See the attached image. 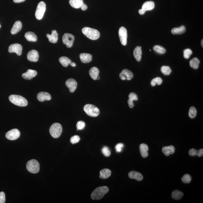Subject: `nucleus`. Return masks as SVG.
<instances>
[{
	"label": "nucleus",
	"mask_w": 203,
	"mask_h": 203,
	"mask_svg": "<svg viewBox=\"0 0 203 203\" xmlns=\"http://www.w3.org/2000/svg\"><path fill=\"white\" fill-rule=\"evenodd\" d=\"M108 191V188L107 186L99 187L93 192L91 195V198L95 200L100 199Z\"/></svg>",
	"instance_id": "1"
},
{
	"label": "nucleus",
	"mask_w": 203,
	"mask_h": 203,
	"mask_svg": "<svg viewBox=\"0 0 203 203\" xmlns=\"http://www.w3.org/2000/svg\"><path fill=\"white\" fill-rule=\"evenodd\" d=\"M111 171L108 169H102L100 172V177L102 179H106L108 178L111 175Z\"/></svg>",
	"instance_id": "26"
},
{
	"label": "nucleus",
	"mask_w": 203,
	"mask_h": 203,
	"mask_svg": "<svg viewBox=\"0 0 203 203\" xmlns=\"http://www.w3.org/2000/svg\"><path fill=\"white\" fill-rule=\"evenodd\" d=\"M124 147L123 144L122 143H118L115 146V149L118 152H120L122 151V149Z\"/></svg>",
	"instance_id": "43"
},
{
	"label": "nucleus",
	"mask_w": 203,
	"mask_h": 203,
	"mask_svg": "<svg viewBox=\"0 0 203 203\" xmlns=\"http://www.w3.org/2000/svg\"><path fill=\"white\" fill-rule=\"evenodd\" d=\"M80 61L84 63H88L92 61V56L90 54L87 53H80Z\"/></svg>",
	"instance_id": "19"
},
{
	"label": "nucleus",
	"mask_w": 203,
	"mask_h": 203,
	"mask_svg": "<svg viewBox=\"0 0 203 203\" xmlns=\"http://www.w3.org/2000/svg\"><path fill=\"white\" fill-rule=\"evenodd\" d=\"M22 24L21 21H17L15 23L12 28L11 33L12 34H15L19 32L22 28Z\"/></svg>",
	"instance_id": "21"
},
{
	"label": "nucleus",
	"mask_w": 203,
	"mask_h": 203,
	"mask_svg": "<svg viewBox=\"0 0 203 203\" xmlns=\"http://www.w3.org/2000/svg\"><path fill=\"white\" fill-rule=\"evenodd\" d=\"M197 157H202L203 155V149H200V150H198V153H197Z\"/></svg>",
	"instance_id": "46"
},
{
	"label": "nucleus",
	"mask_w": 203,
	"mask_h": 203,
	"mask_svg": "<svg viewBox=\"0 0 203 203\" xmlns=\"http://www.w3.org/2000/svg\"><path fill=\"white\" fill-rule=\"evenodd\" d=\"M162 83V79L160 77H156L153 79L151 82V85L152 86H155L157 84L160 85Z\"/></svg>",
	"instance_id": "35"
},
{
	"label": "nucleus",
	"mask_w": 203,
	"mask_h": 203,
	"mask_svg": "<svg viewBox=\"0 0 203 203\" xmlns=\"http://www.w3.org/2000/svg\"><path fill=\"white\" fill-rule=\"evenodd\" d=\"M161 72L166 75H170L172 72L170 68L168 66H163L161 67Z\"/></svg>",
	"instance_id": "36"
},
{
	"label": "nucleus",
	"mask_w": 203,
	"mask_h": 203,
	"mask_svg": "<svg viewBox=\"0 0 203 203\" xmlns=\"http://www.w3.org/2000/svg\"><path fill=\"white\" fill-rule=\"evenodd\" d=\"M142 47L137 46L136 47L134 51V56L137 61H140L142 59Z\"/></svg>",
	"instance_id": "25"
},
{
	"label": "nucleus",
	"mask_w": 203,
	"mask_h": 203,
	"mask_svg": "<svg viewBox=\"0 0 203 203\" xmlns=\"http://www.w3.org/2000/svg\"><path fill=\"white\" fill-rule=\"evenodd\" d=\"M199 63L200 60L197 58H194L190 60L189 65L192 68L196 69L198 68Z\"/></svg>",
	"instance_id": "33"
},
{
	"label": "nucleus",
	"mask_w": 203,
	"mask_h": 203,
	"mask_svg": "<svg viewBox=\"0 0 203 203\" xmlns=\"http://www.w3.org/2000/svg\"><path fill=\"white\" fill-rule=\"evenodd\" d=\"M71 65L72 66V67H75L76 66V63L74 62H72L71 63Z\"/></svg>",
	"instance_id": "50"
},
{
	"label": "nucleus",
	"mask_w": 203,
	"mask_h": 203,
	"mask_svg": "<svg viewBox=\"0 0 203 203\" xmlns=\"http://www.w3.org/2000/svg\"><path fill=\"white\" fill-rule=\"evenodd\" d=\"M128 97L129 99L127 101L129 107L130 108H132L134 107V104L133 101L134 100H137L138 98L136 94L134 93H131L129 95Z\"/></svg>",
	"instance_id": "24"
},
{
	"label": "nucleus",
	"mask_w": 203,
	"mask_h": 203,
	"mask_svg": "<svg viewBox=\"0 0 203 203\" xmlns=\"http://www.w3.org/2000/svg\"><path fill=\"white\" fill-rule=\"evenodd\" d=\"M102 151L103 154L106 157H109L111 155V152H110V150L108 147L107 146H105L103 147L102 149Z\"/></svg>",
	"instance_id": "42"
},
{
	"label": "nucleus",
	"mask_w": 203,
	"mask_h": 203,
	"mask_svg": "<svg viewBox=\"0 0 203 203\" xmlns=\"http://www.w3.org/2000/svg\"><path fill=\"white\" fill-rule=\"evenodd\" d=\"M77 83L73 79H69L66 82V85L69 88L71 93L74 92L77 87Z\"/></svg>",
	"instance_id": "13"
},
{
	"label": "nucleus",
	"mask_w": 203,
	"mask_h": 203,
	"mask_svg": "<svg viewBox=\"0 0 203 203\" xmlns=\"http://www.w3.org/2000/svg\"><path fill=\"white\" fill-rule=\"evenodd\" d=\"M193 52L189 49H185L184 51V56L185 59H189L191 56Z\"/></svg>",
	"instance_id": "39"
},
{
	"label": "nucleus",
	"mask_w": 203,
	"mask_h": 203,
	"mask_svg": "<svg viewBox=\"0 0 203 203\" xmlns=\"http://www.w3.org/2000/svg\"><path fill=\"white\" fill-rule=\"evenodd\" d=\"M119 35L120 42L122 45L126 46L127 43V31L124 27L122 26L120 28Z\"/></svg>",
	"instance_id": "10"
},
{
	"label": "nucleus",
	"mask_w": 203,
	"mask_h": 203,
	"mask_svg": "<svg viewBox=\"0 0 203 203\" xmlns=\"http://www.w3.org/2000/svg\"><path fill=\"white\" fill-rule=\"evenodd\" d=\"M69 4L72 7L78 9L81 8L84 2L83 0H70Z\"/></svg>",
	"instance_id": "29"
},
{
	"label": "nucleus",
	"mask_w": 203,
	"mask_h": 203,
	"mask_svg": "<svg viewBox=\"0 0 203 203\" xmlns=\"http://www.w3.org/2000/svg\"><path fill=\"white\" fill-rule=\"evenodd\" d=\"M80 137L78 135H75L71 138L70 141L72 144H75L80 142Z\"/></svg>",
	"instance_id": "40"
},
{
	"label": "nucleus",
	"mask_w": 203,
	"mask_h": 203,
	"mask_svg": "<svg viewBox=\"0 0 203 203\" xmlns=\"http://www.w3.org/2000/svg\"><path fill=\"white\" fill-rule=\"evenodd\" d=\"M37 71L33 70L28 69L25 73L22 75V77L25 80H31L37 75Z\"/></svg>",
	"instance_id": "16"
},
{
	"label": "nucleus",
	"mask_w": 203,
	"mask_h": 203,
	"mask_svg": "<svg viewBox=\"0 0 203 203\" xmlns=\"http://www.w3.org/2000/svg\"><path fill=\"white\" fill-rule=\"evenodd\" d=\"M183 196L184 194L182 192L178 190L173 191L172 194V198L176 200L181 199Z\"/></svg>",
	"instance_id": "32"
},
{
	"label": "nucleus",
	"mask_w": 203,
	"mask_h": 203,
	"mask_svg": "<svg viewBox=\"0 0 203 203\" xmlns=\"http://www.w3.org/2000/svg\"><path fill=\"white\" fill-rule=\"evenodd\" d=\"M129 177L131 179H135L138 181H142L143 177L141 173L135 171H132L128 174Z\"/></svg>",
	"instance_id": "15"
},
{
	"label": "nucleus",
	"mask_w": 203,
	"mask_h": 203,
	"mask_svg": "<svg viewBox=\"0 0 203 203\" xmlns=\"http://www.w3.org/2000/svg\"><path fill=\"white\" fill-rule=\"evenodd\" d=\"M22 47L21 44L18 43L13 44L9 46V53H16L19 56L22 53Z\"/></svg>",
	"instance_id": "11"
},
{
	"label": "nucleus",
	"mask_w": 203,
	"mask_h": 203,
	"mask_svg": "<svg viewBox=\"0 0 203 203\" xmlns=\"http://www.w3.org/2000/svg\"><path fill=\"white\" fill-rule=\"evenodd\" d=\"M197 153H198V150H196L194 149H191L189 151V155L193 157L197 155Z\"/></svg>",
	"instance_id": "44"
},
{
	"label": "nucleus",
	"mask_w": 203,
	"mask_h": 203,
	"mask_svg": "<svg viewBox=\"0 0 203 203\" xmlns=\"http://www.w3.org/2000/svg\"><path fill=\"white\" fill-rule=\"evenodd\" d=\"M203 40L202 39V40H201V45L202 46V48H203Z\"/></svg>",
	"instance_id": "51"
},
{
	"label": "nucleus",
	"mask_w": 203,
	"mask_h": 203,
	"mask_svg": "<svg viewBox=\"0 0 203 203\" xmlns=\"http://www.w3.org/2000/svg\"><path fill=\"white\" fill-rule=\"evenodd\" d=\"M1 25H0V28H1Z\"/></svg>",
	"instance_id": "53"
},
{
	"label": "nucleus",
	"mask_w": 203,
	"mask_h": 203,
	"mask_svg": "<svg viewBox=\"0 0 203 203\" xmlns=\"http://www.w3.org/2000/svg\"><path fill=\"white\" fill-rule=\"evenodd\" d=\"M27 170L30 173H37L40 170V165L38 161L33 159L28 161L26 164Z\"/></svg>",
	"instance_id": "6"
},
{
	"label": "nucleus",
	"mask_w": 203,
	"mask_h": 203,
	"mask_svg": "<svg viewBox=\"0 0 203 203\" xmlns=\"http://www.w3.org/2000/svg\"><path fill=\"white\" fill-rule=\"evenodd\" d=\"M99 70L96 67H93L89 71L90 76L94 80H97V77L99 76Z\"/></svg>",
	"instance_id": "27"
},
{
	"label": "nucleus",
	"mask_w": 203,
	"mask_h": 203,
	"mask_svg": "<svg viewBox=\"0 0 203 203\" xmlns=\"http://www.w3.org/2000/svg\"><path fill=\"white\" fill-rule=\"evenodd\" d=\"M189 116L191 118H194L197 114V110L194 107H192L189 109Z\"/></svg>",
	"instance_id": "37"
},
{
	"label": "nucleus",
	"mask_w": 203,
	"mask_h": 203,
	"mask_svg": "<svg viewBox=\"0 0 203 203\" xmlns=\"http://www.w3.org/2000/svg\"><path fill=\"white\" fill-rule=\"evenodd\" d=\"M186 31V28L184 26H181L179 28H175L172 29L171 32L173 34H182Z\"/></svg>",
	"instance_id": "30"
},
{
	"label": "nucleus",
	"mask_w": 203,
	"mask_h": 203,
	"mask_svg": "<svg viewBox=\"0 0 203 203\" xmlns=\"http://www.w3.org/2000/svg\"><path fill=\"white\" fill-rule=\"evenodd\" d=\"M139 14H141V15H143L145 14V11H144L143 9H140L139 10Z\"/></svg>",
	"instance_id": "49"
},
{
	"label": "nucleus",
	"mask_w": 203,
	"mask_h": 203,
	"mask_svg": "<svg viewBox=\"0 0 203 203\" xmlns=\"http://www.w3.org/2000/svg\"><path fill=\"white\" fill-rule=\"evenodd\" d=\"M162 152L166 156H169L170 155L173 154L175 152V148L173 146H165L162 147Z\"/></svg>",
	"instance_id": "20"
},
{
	"label": "nucleus",
	"mask_w": 203,
	"mask_h": 203,
	"mask_svg": "<svg viewBox=\"0 0 203 203\" xmlns=\"http://www.w3.org/2000/svg\"><path fill=\"white\" fill-rule=\"evenodd\" d=\"M84 110L87 115L92 117H97L100 113L99 108L93 105H85L84 107Z\"/></svg>",
	"instance_id": "5"
},
{
	"label": "nucleus",
	"mask_w": 203,
	"mask_h": 203,
	"mask_svg": "<svg viewBox=\"0 0 203 203\" xmlns=\"http://www.w3.org/2000/svg\"><path fill=\"white\" fill-rule=\"evenodd\" d=\"M62 131V126L60 124L57 123L52 124L49 129L51 135L55 138H59L61 136Z\"/></svg>",
	"instance_id": "4"
},
{
	"label": "nucleus",
	"mask_w": 203,
	"mask_h": 203,
	"mask_svg": "<svg viewBox=\"0 0 203 203\" xmlns=\"http://www.w3.org/2000/svg\"><path fill=\"white\" fill-rule=\"evenodd\" d=\"M140 150L141 155L144 158H146L148 156V150H149L148 146L145 144H141L140 146Z\"/></svg>",
	"instance_id": "22"
},
{
	"label": "nucleus",
	"mask_w": 203,
	"mask_h": 203,
	"mask_svg": "<svg viewBox=\"0 0 203 203\" xmlns=\"http://www.w3.org/2000/svg\"><path fill=\"white\" fill-rule=\"evenodd\" d=\"M38 52L35 50H32L28 52L27 54V59L29 61L36 62L38 61Z\"/></svg>",
	"instance_id": "14"
},
{
	"label": "nucleus",
	"mask_w": 203,
	"mask_h": 203,
	"mask_svg": "<svg viewBox=\"0 0 203 203\" xmlns=\"http://www.w3.org/2000/svg\"><path fill=\"white\" fill-rule=\"evenodd\" d=\"M100 76H99H99H98L97 77V80H100Z\"/></svg>",
	"instance_id": "52"
},
{
	"label": "nucleus",
	"mask_w": 203,
	"mask_h": 203,
	"mask_svg": "<svg viewBox=\"0 0 203 203\" xmlns=\"http://www.w3.org/2000/svg\"><path fill=\"white\" fill-rule=\"evenodd\" d=\"M85 123L83 121H80L77 122V124H76V127H77V130H83L84 128L85 127Z\"/></svg>",
	"instance_id": "41"
},
{
	"label": "nucleus",
	"mask_w": 203,
	"mask_h": 203,
	"mask_svg": "<svg viewBox=\"0 0 203 203\" xmlns=\"http://www.w3.org/2000/svg\"><path fill=\"white\" fill-rule=\"evenodd\" d=\"M120 78L122 80H130L133 78L132 73L128 69L123 70L119 75Z\"/></svg>",
	"instance_id": "12"
},
{
	"label": "nucleus",
	"mask_w": 203,
	"mask_h": 203,
	"mask_svg": "<svg viewBox=\"0 0 203 203\" xmlns=\"http://www.w3.org/2000/svg\"><path fill=\"white\" fill-rule=\"evenodd\" d=\"M46 10V5L43 1H41L38 4L36 9L35 16L38 20H41L43 18Z\"/></svg>",
	"instance_id": "7"
},
{
	"label": "nucleus",
	"mask_w": 203,
	"mask_h": 203,
	"mask_svg": "<svg viewBox=\"0 0 203 203\" xmlns=\"http://www.w3.org/2000/svg\"><path fill=\"white\" fill-rule=\"evenodd\" d=\"M182 181L184 183L189 184L192 180V177L189 174H185L182 177Z\"/></svg>",
	"instance_id": "38"
},
{
	"label": "nucleus",
	"mask_w": 203,
	"mask_h": 203,
	"mask_svg": "<svg viewBox=\"0 0 203 203\" xmlns=\"http://www.w3.org/2000/svg\"><path fill=\"white\" fill-rule=\"evenodd\" d=\"M14 2L16 3H21L24 2L25 0H13Z\"/></svg>",
	"instance_id": "48"
},
{
	"label": "nucleus",
	"mask_w": 203,
	"mask_h": 203,
	"mask_svg": "<svg viewBox=\"0 0 203 203\" xmlns=\"http://www.w3.org/2000/svg\"><path fill=\"white\" fill-rule=\"evenodd\" d=\"M5 202V196L4 193L2 192H0V203Z\"/></svg>",
	"instance_id": "45"
},
{
	"label": "nucleus",
	"mask_w": 203,
	"mask_h": 203,
	"mask_svg": "<svg viewBox=\"0 0 203 203\" xmlns=\"http://www.w3.org/2000/svg\"><path fill=\"white\" fill-rule=\"evenodd\" d=\"M81 9L82 10L85 11L87 9V6L84 3V4H83V5L81 6Z\"/></svg>",
	"instance_id": "47"
},
{
	"label": "nucleus",
	"mask_w": 203,
	"mask_h": 203,
	"mask_svg": "<svg viewBox=\"0 0 203 203\" xmlns=\"http://www.w3.org/2000/svg\"><path fill=\"white\" fill-rule=\"evenodd\" d=\"M46 37L48 38L50 42L56 43L58 40V33L56 30H52V34H47Z\"/></svg>",
	"instance_id": "18"
},
{
	"label": "nucleus",
	"mask_w": 203,
	"mask_h": 203,
	"mask_svg": "<svg viewBox=\"0 0 203 203\" xmlns=\"http://www.w3.org/2000/svg\"><path fill=\"white\" fill-rule=\"evenodd\" d=\"M63 43L66 44L68 48L72 47L75 40L74 36L69 33H66L64 34L62 38Z\"/></svg>",
	"instance_id": "8"
},
{
	"label": "nucleus",
	"mask_w": 203,
	"mask_h": 203,
	"mask_svg": "<svg viewBox=\"0 0 203 203\" xmlns=\"http://www.w3.org/2000/svg\"><path fill=\"white\" fill-rule=\"evenodd\" d=\"M153 49L157 53L160 54H163L166 52V49L160 45L155 46L153 48Z\"/></svg>",
	"instance_id": "34"
},
{
	"label": "nucleus",
	"mask_w": 203,
	"mask_h": 203,
	"mask_svg": "<svg viewBox=\"0 0 203 203\" xmlns=\"http://www.w3.org/2000/svg\"><path fill=\"white\" fill-rule=\"evenodd\" d=\"M37 98L39 101L43 102L46 100H50L51 99V96L48 93L40 92L38 94Z\"/></svg>",
	"instance_id": "17"
},
{
	"label": "nucleus",
	"mask_w": 203,
	"mask_h": 203,
	"mask_svg": "<svg viewBox=\"0 0 203 203\" xmlns=\"http://www.w3.org/2000/svg\"><path fill=\"white\" fill-rule=\"evenodd\" d=\"M9 101L13 104L19 107H26L28 105V101L23 97L17 95H11L9 96Z\"/></svg>",
	"instance_id": "3"
},
{
	"label": "nucleus",
	"mask_w": 203,
	"mask_h": 203,
	"mask_svg": "<svg viewBox=\"0 0 203 203\" xmlns=\"http://www.w3.org/2000/svg\"><path fill=\"white\" fill-rule=\"evenodd\" d=\"M155 6L154 2L152 1H146L142 5V9L145 12L147 11H150L154 9Z\"/></svg>",
	"instance_id": "23"
},
{
	"label": "nucleus",
	"mask_w": 203,
	"mask_h": 203,
	"mask_svg": "<svg viewBox=\"0 0 203 203\" xmlns=\"http://www.w3.org/2000/svg\"><path fill=\"white\" fill-rule=\"evenodd\" d=\"M21 133L18 129H14L8 131L5 135L7 139L10 140H15L19 137Z\"/></svg>",
	"instance_id": "9"
},
{
	"label": "nucleus",
	"mask_w": 203,
	"mask_h": 203,
	"mask_svg": "<svg viewBox=\"0 0 203 203\" xmlns=\"http://www.w3.org/2000/svg\"><path fill=\"white\" fill-rule=\"evenodd\" d=\"M25 37L28 41L35 42L37 41V37L35 33L32 32H27L25 35Z\"/></svg>",
	"instance_id": "28"
},
{
	"label": "nucleus",
	"mask_w": 203,
	"mask_h": 203,
	"mask_svg": "<svg viewBox=\"0 0 203 203\" xmlns=\"http://www.w3.org/2000/svg\"><path fill=\"white\" fill-rule=\"evenodd\" d=\"M82 31L85 36L91 40H97L100 36V33L99 31L93 28L86 27L83 28Z\"/></svg>",
	"instance_id": "2"
},
{
	"label": "nucleus",
	"mask_w": 203,
	"mask_h": 203,
	"mask_svg": "<svg viewBox=\"0 0 203 203\" xmlns=\"http://www.w3.org/2000/svg\"><path fill=\"white\" fill-rule=\"evenodd\" d=\"M59 61L62 65L64 67H68V65L71 64L72 61L68 58L66 56H62L59 58Z\"/></svg>",
	"instance_id": "31"
}]
</instances>
